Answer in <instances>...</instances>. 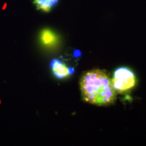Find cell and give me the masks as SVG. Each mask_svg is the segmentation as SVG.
<instances>
[{"label":"cell","mask_w":146,"mask_h":146,"mask_svg":"<svg viewBox=\"0 0 146 146\" xmlns=\"http://www.w3.org/2000/svg\"><path fill=\"white\" fill-rule=\"evenodd\" d=\"M40 39L43 45L46 46H52L57 42V36L56 34L50 29H44L40 35Z\"/></svg>","instance_id":"obj_5"},{"label":"cell","mask_w":146,"mask_h":146,"mask_svg":"<svg viewBox=\"0 0 146 146\" xmlns=\"http://www.w3.org/2000/svg\"><path fill=\"white\" fill-rule=\"evenodd\" d=\"M80 87L83 100L91 104L108 105L116 100V91L104 70L95 69L85 72L80 81Z\"/></svg>","instance_id":"obj_1"},{"label":"cell","mask_w":146,"mask_h":146,"mask_svg":"<svg viewBox=\"0 0 146 146\" xmlns=\"http://www.w3.org/2000/svg\"><path fill=\"white\" fill-rule=\"evenodd\" d=\"M50 67L54 76L60 79L67 77L74 72V69L68 68L64 63L58 59H54L51 62Z\"/></svg>","instance_id":"obj_3"},{"label":"cell","mask_w":146,"mask_h":146,"mask_svg":"<svg viewBox=\"0 0 146 146\" xmlns=\"http://www.w3.org/2000/svg\"><path fill=\"white\" fill-rule=\"evenodd\" d=\"M59 0H33L36 9L44 12H49L54 8Z\"/></svg>","instance_id":"obj_4"},{"label":"cell","mask_w":146,"mask_h":146,"mask_svg":"<svg viewBox=\"0 0 146 146\" xmlns=\"http://www.w3.org/2000/svg\"><path fill=\"white\" fill-rule=\"evenodd\" d=\"M116 92L123 93L135 86L137 80L134 72L127 67H120L116 69L111 80Z\"/></svg>","instance_id":"obj_2"}]
</instances>
